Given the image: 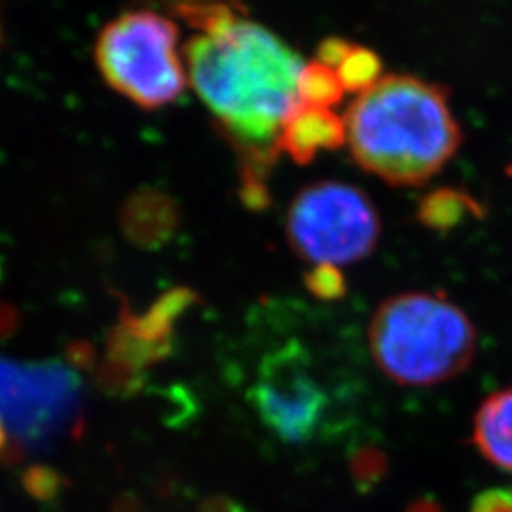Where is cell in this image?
Instances as JSON below:
<instances>
[{
  "label": "cell",
  "mask_w": 512,
  "mask_h": 512,
  "mask_svg": "<svg viewBox=\"0 0 512 512\" xmlns=\"http://www.w3.org/2000/svg\"><path fill=\"white\" fill-rule=\"evenodd\" d=\"M194 90L239 147L268 158L300 103L298 54L272 31L236 14L184 50Z\"/></svg>",
  "instance_id": "cell-1"
},
{
  "label": "cell",
  "mask_w": 512,
  "mask_h": 512,
  "mask_svg": "<svg viewBox=\"0 0 512 512\" xmlns=\"http://www.w3.org/2000/svg\"><path fill=\"white\" fill-rule=\"evenodd\" d=\"M344 120L355 162L397 186L427 183L461 145L446 92L408 74H387L357 95Z\"/></svg>",
  "instance_id": "cell-2"
},
{
  "label": "cell",
  "mask_w": 512,
  "mask_h": 512,
  "mask_svg": "<svg viewBox=\"0 0 512 512\" xmlns=\"http://www.w3.org/2000/svg\"><path fill=\"white\" fill-rule=\"evenodd\" d=\"M368 344L376 365L393 382L437 385L471 365L476 330L465 311L446 298L404 293L374 311Z\"/></svg>",
  "instance_id": "cell-3"
},
{
  "label": "cell",
  "mask_w": 512,
  "mask_h": 512,
  "mask_svg": "<svg viewBox=\"0 0 512 512\" xmlns=\"http://www.w3.org/2000/svg\"><path fill=\"white\" fill-rule=\"evenodd\" d=\"M95 61L105 82L141 109H160L183 95L186 71L177 25L150 10L126 12L99 33Z\"/></svg>",
  "instance_id": "cell-4"
},
{
  "label": "cell",
  "mask_w": 512,
  "mask_h": 512,
  "mask_svg": "<svg viewBox=\"0 0 512 512\" xmlns=\"http://www.w3.org/2000/svg\"><path fill=\"white\" fill-rule=\"evenodd\" d=\"M287 238L313 266H346L370 255L380 239L378 211L363 190L321 181L306 186L287 211Z\"/></svg>",
  "instance_id": "cell-5"
},
{
  "label": "cell",
  "mask_w": 512,
  "mask_h": 512,
  "mask_svg": "<svg viewBox=\"0 0 512 512\" xmlns=\"http://www.w3.org/2000/svg\"><path fill=\"white\" fill-rule=\"evenodd\" d=\"M0 423L14 458L44 450L82 425V384L63 363L0 359Z\"/></svg>",
  "instance_id": "cell-6"
},
{
  "label": "cell",
  "mask_w": 512,
  "mask_h": 512,
  "mask_svg": "<svg viewBox=\"0 0 512 512\" xmlns=\"http://www.w3.org/2000/svg\"><path fill=\"white\" fill-rule=\"evenodd\" d=\"M249 395L258 418L285 442H310L327 420V389L302 349L270 353L258 368Z\"/></svg>",
  "instance_id": "cell-7"
},
{
  "label": "cell",
  "mask_w": 512,
  "mask_h": 512,
  "mask_svg": "<svg viewBox=\"0 0 512 512\" xmlns=\"http://www.w3.org/2000/svg\"><path fill=\"white\" fill-rule=\"evenodd\" d=\"M348 143L346 120L330 109L298 103L285 118L277 137V150L293 162L311 164L319 152L338 150Z\"/></svg>",
  "instance_id": "cell-8"
},
{
  "label": "cell",
  "mask_w": 512,
  "mask_h": 512,
  "mask_svg": "<svg viewBox=\"0 0 512 512\" xmlns=\"http://www.w3.org/2000/svg\"><path fill=\"white\" fill-rule=\"evenodd\" d=\"M473 442L495 467L512 473V387L492 393L480 404L473 425Z\"/></svg>",
  "instance_id": "cell-9"
},
{
  "label": "cell",
  "mask_w": 512,
  "mask_h": 512,
  "mask_svg": "<svg viewBox=\"0 0 512 512\" xmlns=\"http://www.w3.org/2000/svg\"><path fill=\"white\" fill-rule=\"evenodd\" d=\"M122 219H124V228L129 238L137 241H152V239L164 238L158 232V228L152 224V220L160 228H164L165 232H169L173 226V209L164 198L143 194L128 202Z\"/></svg>",
  "instance_id": "cell-10"
},
{
  "label": "cell",
  "mask_w": 512,
  "mask_h": 512,
  "mask_svg": "<svg viewBox=\"0 0 512 512\" xmlns=\"http://www.w3.org/2000/svg\"><path fill=\"white\" fill-rule=\"evenodd\" d=\"M344 86L334 69L321 61H311L302 67L298 76V101L310 107L330 109L344 97Z\"/></svg>",
  "instance_id": "cell-11"
},
{
  "label": "cell",
  "mask_w": 512,
  "mask_h": 512,
  "mask_svg": "<svg viewBox=\"0 0 512 512\" xmlns=\"http://www.w3.org/2000/svg\"><path fill=\"white\" fill-rule=\"evenodd\" d=\"M346 92L365 93L376 86L382 76V59L365 46H349L348 54L334 69Z\"/></svg>",
  "instance_id": "cell-12"
},
{
  "label": "cell",
  "mask_w": 512,
  "mask_h": 512,
  "mask_svg": "<svg viewBox=\"0 0 512 512\" xmlns=\"http://www.w3.org/2000/svg\"><path fill=\"white\" fill-rule=\"evenodd\" d=\"M459 196L452 192H437L431 194L421 203L420 219L431 228H446L452 226L459 217Z\"/></svg>",
  "instance_id": "cell-13"
},
{
  "label": "cell",
  "mask_w": 512,
  "mask_h": 512,
  "mask_svg": "<svg viewBox=\"0 0 512 512\" xmlns=\"http://www.w3.org/2000/svg\"><path fill=\"white\" fill-rule=\"evenodd\" d=\"M306 285L321 300H336L346 293L344 275L340 274L336 266L329 264L313 266V270L306 277Z\"/></svg>",
  "instance_id": "cell-14"
},
{
  "label": "cell",
  "mask_w": 512,
  "mask_h": 512,
  "mask_svg": "<svg viewBox=\"0 0 512 512\" xmlns=\"http://www.w3.org/2000/svg\"><path fill=\"white\" fill-rule=\"evenodd\" d=\"M23 486L29 494L37 497L40 501H50L59 494L63 480L52 469L48 467H31L23 475Z\"/></svg>",
  "instance_id": "cell-15"
},
{
  "label": "cell",
  "mask_w": 512,
  "mask_h": 512,
  "mask_svg": "<svg viewBox=\"0 0 512 512\" xmlns=\"http://www.w3.org/2000/svg\"><path fill=\"white\" fill-rule=\"evenodd\" d=\"M473 512H512V490H490L480 495Z\"/></svg>",
  "instance_id": "cell-16"
},
{
  "label": "cell",
  "mask_w": 512,
  "mask_h": 512,
  "mask_svg": "<svg viewBox=\"0 0 512 512\" xmlns=\"http://www.w3.org/2000/svg\"><path fill=\"white\" fill-rule=\"evenodd\" d=\"M349 42L342 38H327L325 42H321L319 46V59L323 65H327L330 69H336L340 65V61L344 59V55L348 54Z\"/></svg>",
  "instance_id": "cell-17"
},
{
  "label": "cell",
  "mask_w": 512,
  "mask_h": 512,
  "mask_svg": "<svg viewBox=\"0 0 512 512\" xmlns=\"http://www.w3.org/2000/svg\"><path fill=\"white\" fill-rule=\"evenodd\" d=\"M14 458V452H12V444H10V437L4 429V425L0 423V461H8V459Z\"/></svg>",
  "instance_id": "cell-18"
}]
</instances>
